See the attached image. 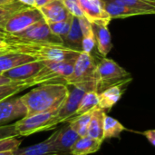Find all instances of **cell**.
I'll return each mask as SVG.
<instances>
[{"label": "cell", "instance_id": "obj_1", "mask_svg": "<svg viewBox=\"0 0 155 155\" xmlns=\"http://www.w3.org/2000/svg\"><path fill=\"white\" fill-rule=\"evenodd\" d=\"M68 92V86L64 84L46 83L39 84L38 87L20 97L26 109L25 116L59 109Z\"/></svg>", "mask_w": 155, "mask_h": 155}, {"label": "cell", "instance_id": "obj_2", "mask_svg": "<svg viewBox=\"0 0 155 155\" xmlns=\"http://www.w3.org/2000/svg\"><path fill=\"white\" fill-rule=\"evenodd\" d=\"M4 36V34H3ZM5 47L13 53L28 55L35 61H64L75 56L80 53L65 47L60 44L28 42L15 39H9L4 36Z\"/></svg>", "mask_w": 155, "mask_h": 155}, {"label": "cell", "instance_id": "obj_3", "mask_svg": "<svg viewBox=\"0 0 155 155\" xmlns=\"http://www.w3.org/2000/svg\"><path fill=\"white\" fill-rule=\"evenodd\" d=\"M126 81H132L131 74L114 60L103 57L96 64L94 82L95 91L98 94L113 85Z\"/></svg>", "mask_w": 155, "mask_h": 155}, {"label": "cell", "instance_id": "obj_4", "mask_svg": "<svg viewBox=\"0 0 155 155\" xmlns=\"http://www.w3.org/2000/svg\"><path fill=\"white\" fill-rule=\"evenodd\" d=\"M79 55V54H78ZM77 56L58 62L45 61L42 69L26 82L32 86L46 83L64 84V80L70 76L73 72L74 64Z\"/></svg>", "mask_w": 155, "mask_h": 155}, {"label": "cell", "instance_id": "obj_5", "mask_svg": "<svg viewBox=\"0 0 155 155\" xmlns=\"http://www.w3.org/2000/svg\"><path fill=\"white\" fill-rule=\"evenodd\" d=\"M58 110L59 109L27 115L17 120L14 124L18 136H29L39 132L55 128L59 124L57 119Z\"/></svg>", "mask_w": 155, "mask_h": 155}, {"label": "cell", "instance_id": "obj_6", "mask_svg": "<svg viewBox=\"0 0 155 155\" xmlns=\"http://www.w3.org/2000/svg\"><path fill=\"white\" fill-rule=\"evenodd\" d=\"M3 34L5 37L9 39L63 45V40L59 36L54 35L51 32L48 24L45 21V19L38 21L37 23L30 25L29 27H27L23 31L14 34H8L3 32Z\"/></svg>", "mask_w": 155, "mask_h": 155}, {"label": "cell", "instance_id": "obj_7", "mask_svg": "<svg viewBox=\"0 0 155 155\" xmlns=\"http://www.w3.org/2000/svg\"><path fill=\"white\" fill-rule=\"evenodd\" d=\"M73 88L70 90L68 94L60 106L58 113H57V119L59 121V124L68 122L74 118L76 116L75 112L77 110V107L79 105V103L85 93L89 91H95V82H86L82 84H77L71 85Z\"/></svg>", "mask_w": 155, "mask_h": 155}, {"label": "cell", "instance_id": "obj_8", "mask_svg": "<svg viewBox=\"0 0 155 155\" xmlns=\"http://www.w3.org/2000/svg\"><path fill=\"white\" fill-rule=\"evenodd\" d=\"M95 66L94 56L91 54L81 52L75 60L72 74L64 80V84L66 85H74L94 81Z\"/></svg>", "mask_w": 155, "mask_h": 155}, {"label": "cell", "instance_id": "obj_9", "mask_svg": "<svg viewBox=\"0 0 155 155\" xmlns=\"http://www.w3.org/2000/svg\"><path fill=\"white\" fill-rule=\"evenodd\" d=\"M44 19L39 9L35 6H26L13 14L5 22V33L14 34L23 31L30 25Z\"/></svg>", "mask_w": 155, "mask_h": 155}, {"label": "cell", "instance_id": "obj_10", "mask_svg": "<svg viewBox=\"0 0 155 155\" xmlns=\"http://www.w3.org/2000/svg\"><path fill=\"white\" fill-rule=\"evenodd\" d=\"M26 115V109L20 97H7L0 100V126L9 124Z\"/></svg>", "mask_w": 155, "mask_h": 155}, {"label": "cell", "instance_id": "obj_11", "mask_svg": "<svg viewBox=\"0 0 155 155\" xmlns=\"http://www.w3.org/2000/svg\"><path fill=\"white\" fill-rule=\"evenodd\" d=\"M79 5L84 16L90 23L109 25L112 19L104 9L101 0H79Z\"/></svg>", "mask_w": 155, "mask_h": 155}, {"label": "cell", "instance_id": "obj_12", "mask_svg": "<svg viewBox=\"0 0 155 155\" xmlns=\"http://www.w3.org/2000/svg\"><path fill=\"white\" fill-rule=\"evenodd\" d=\"M80 136L68 124L55 131L54 144L58 155H70V151Z\"/></svg>", "mask_w": 155, "mask_h": 155}, {"label": "cell", "instance_id": "obj_13", "mask_svg": "<svg viewBox=\"0 0 155 155\" xmlns=\"http://www.w3.org/2000/svg\"><path fill=\"white\" fill-rule=\"evenodd\" d=\"M43 65L44 64L41 61H32L15 66L5 72L2 75L13 82H23L29 80L36 74L42 69Z\"/></svg>", "mask_w": 155, "mask_h": 155}, {"label": "cell", "instance_id": "obj_14", "mask_svg": "<svg viewBox=\"0 0 155 155\" xmlns=\"http://www.w3.org/2000/svg\"><path fill=\"white\" fill-rule=\"evenodd\" d=\"M38 9L47 24L64 21L72 16L64 6L63 0H53Z\"/></svg>", "mask_w": 155, "mask_h": 155}, {"label": "cell", "instance_id": "obj_15", "mask_svg": "<svg viewBox=\"0 0 155 155\" xmlns=\"http://www.w3.org/2000/svg\"><path fill=\"white\" fill-rule=\"evenodd\" d=\"M130 82L131 81L123 82L121 84L113 85V86L105 89L104 91L101 92L99 94L98 107L103 110L111 109L114 105H115L119 102V100L121 99V97L123 96V94L125 91L127 84Z\"/></svg>", "mask_w": 155, "mask_h": 155}, {"label": "cell", "instance_id": "obj_16", "mask_svg": "<svg viewBox=\"0 0 155 155\" xmlns=\"http://www.w3.org/2000/svg\"><path fill=\"white\" fill-rule=\"evenodd\" d=\"M90 24L92 26L97 51L104 57H105L113 47L112 41H111V34L109 32L108 25L97 24V23H90Z\"/></svg>", "mask_w": 155, "mask_h": 155}, {"label": "cell", "instance_id": "obj_17", "mask_svg": "<svg viewBox=\"0 0 155 155\" xmlns=\"http://www.w3.org/2000/svg\"><path fill=\"white\" fill-rule=\"evenodd\" d=\"M55 132L44 142L25 148H17L13 155H58L55 150L54 141Z\"/></svg>", "mask_w": 155, "mask_h": 155}, {"label": "cell", "instance_id": "obj_18", "mask_svg": "<svg viewBox=\"0 0 155 155\" xmlns=\"http://www.w3.org/2000/svg\"><path fill=\"white\" fill-rule=\"evenodd\" d=\"M104 9L109 15L111 19L115 18H126L135 15H147L144 11L135 8H131L119 5L112 0H101Z\"/></svg>", "mask_w": 155, "mask_h": 155}, {"label": "cell", "instance_id": "obj_19", "mask_svg": "<svg viewBox=\"0 0 155 155\" xmlns=\"http://www.w3.org/2000/svg\"><path fill=\"white\" fill-rule=\"evenodd\" d=\"M102 143L103 141L94 139L88 135L79 137L73 145L70 151V155H89L95 153L100 150Z\"/></svg>", "mask_w": 155, "mask_h": 155}, {"label": "cell", "instance_id": "obj_20", "mask_svg": "<svg viewBox=\"0 0 155 155\" xmlns=\"http://www.w3.org/2000/svg\"><path fill=\"white\" fill-rule=\"evenodd\" d=\"M63 45L78 53L82 52V33L78 22V18L73 15L71 27L69 32L63 39Z\"/></svg>", "mask_w": 155, "mask_h": 155}, {"label": "cell", "instance_id": "obj_21", "mask_svg": "<svg viewBox=\"0 0 155 155\" xmlns=\"http://www.w3.org/2000/svg\"><path fill=\"white\" fill-rule=\"evenodd\" d=\"M32 61H35L34 58L21 54L16 53H8L0 55V74L2 75L5 72L18 66L20 64L29 63Z\"/></svg>", "mask_w": 155, "mask_h": 155}, {"label": "cell", "instance_id": "obj_22", "mask_svg": "<svg viewBox=\"0 0 155 155\" xmlns=\"http://www.w3.org/2000/svg\"><path fill=\"white\" fill-rule=\"evenodd\" d=\"M106 114L104 110L96 108L92 112L91 120L87 128V135L94 139H97L104 142L103 139V121Z\"/></svg>", "mask_w": 155, "mask_h": 155}, {"label": "cell", "instance_id": "obj_23", "mask_svg": "<svg viewBox=\"0 0 155 155\" xmlns=\"http://www.w3.org/2000/svg\"><path fill=\"white\" fill-rule=\"evenodd\" d=\"M81 33H82V52L91 54L95 46V41L90 22L84 17L78 18Z\"/></svg>", "mask_w": 155, "mask_h": 155}, {"label": "cell", "instance_id": "obj_24", "mask_svg": "<svg viewBox=\"0 0 155 155\" xmlns=\"http://www.w3.org/2000/svg\"><path fill=\"white\" fill-rule=\"evenodd\" d=\"M125 130V127L116 119L104 115L103 121V139L104 141L111 138H118Z\"/></svg>", "mask_w": 155, "mask_h": 155}, {"label": "cell", "instance_id": "obj_25", "mask_svg": "<svg viewBox=\"0 0 155 155\" xmlns=\"http://www.w3.org/2000/svg\"><path fill=\"white\" fill-rule=\"evenodd\" d=\"M98 103H99V94L96 91L93 90L85 93L83 98L81 99L77 110L75 112L76 116L92 112L94 109L98 108Z\"/></svg>", "mask_w": 155, "mask_h": 155}, {"label": "cell", "instance_id": "obj_26", "mask_svg": "<svg viewBox=\"0 0 155 155\" xmlns=\"http://www.w3.org/2000/svg\"><path fill=\"white\" fill-rule=\"evenodd\" d=\"M112 1L124 6L143 10L147 15H153L155 13V0H112Z\"/></svg>", "mask_w": 155, "mask_h": 155}, {"label": "cell", "instance_id": "obj_27", "mask_svg": "<svg viewBox=\"0 0 155 155\" xmlns=\"http://www.w3.org/2000/svg\"><path fill=\"white\" fill-rule=\"evenodd\" d=\"M92 112L77 115L74 118H73L72 120L68 121L69 125L77 133V134L80 137L87 135V128H88V125H89V123L91 120Z\"/></svg>", "mask_w": 155, "mask_h": 155}, {"label": "cell", "instance_id": "obj_28", "mask_svg": "<svg viewBox=\"0 0 155 155\" xmlns=\"http://www.w3.org/2000/svg\"><path fill=\"white\" fill-rule=\"evenodd\" d=\"M26 6L28 5H25L17 0H15L14 2H11L9 4L0 5V32L4 31V26L5 25V22L13 14Z\"/></svg>", "mask_w": 155, "mask_h": 155}, {"label": "cell", "instance_id": "obj_29", "mask_svg": "<svg viewBox=\"0 0 155 155\" xmlns=\"http://www.w3.org/2000/svg\"><path fill=\"white\" fill-rule=\"evenodd\" d=\"M31 87V85L26 82H15L11 84L0 86V100L5 99L7 97L15 96L16 94L22 92L23 90Z\"/></svg>", "mask_w": 155, "mask_h": 155}, {"label": "cell", "instance_id": "obj_30", "mask_svg": "<svg viewBox=\"0 0 155 155\" xmlns=\"http://www.w3.org/2000/svg\"><path fill=\"white\" fill-rule=\"evenodd\" d=\"M72 18H73V15L64 21L49 23L48 26L54 35L59 36L63 40L65 37V35H67V33L69 32V29H70L71 24H72Z\"/></svg>", "mask_w": 155, "mask_h": 155}, {"label": "cell", "instance_id": "obj_31", "mask_svg": "<svg viewBox=\"0 0 155 155\" xmlns=\"http://www.w3.org/2000/svg\"><path fill=\"white\" fill-rule=\"evenodd\" d=\"M22 141L17 137H11L0 140V153L5 151H14L21 145Z\"/></svg>", "mask_w": 155, "mask_h": 155}, {"label": "cell", "instance_id": "obj_32", "mask_svg": "<svg viewBox=\"0 0 155 155\" xmlns=\"http://www.w3.org/2000/svg\"><path fill=\"white\" fill-rule=\"evenodd\" d=\"M63 3L72 15L77 18L84 16L79 5V0H63Z\"/></svg>", "mask_w": 155, "mask_h": 155}, {"label": "cell", "instance_id": "obj_33", "mask_svg": "<svg viewBox=\"0 0 155 155\" xmlns=\"http://www.w3.org/2000/svg\"><path fill=\"white\" fill-rule=\"evenodd\" d=\"M11 137H18L15 124H9L0 126V140Z\"/></svg>", "mask_w": 155, "mask_h": 155}, {"label": "cell", "instance_id": "obj_34", "mask_svg": "<svg viewBox=\"0 0 155 155\" xmlns=\"http://www.w3.org/2000/svg\"><path fill=\"white\" fill-rule=\"evenodd\" d=\"M143 134L147 138V140L151 143L152 145H155V131L154 130H148L144 133H143Z\"/></svg>", "mask_w": 155, "mask_h": 155}, {"label": "cell", "instance_id": "obj_35", "mask_svg": "<svg viewBox=\"0 0 155 155\" xmlns=\"http://www.w3.org/2000/svg\"><path fill=\"white\" fill-rule=\"evenodd\" d=\"M13 83H15V82H13V81L9 80L8 78H6V77H5V76H3V75L0 74V86L11 84H13Z\"/></svg>", "mask_w": 155, "mask_h": 155}, {"label": "cell", "instance_id": "obj_36", "mask_svg": "<svg viewBox=\"0 0 155 155\" xmlns=\"http://www.w3.org/2000/svg\"><path fill=\"white\" fill-rule=\"evenodd\" d=\"M51 1H53V0H35V7L39 8Z\"/></svg>", "mask_w": 155, "mask_h": 155}, {"label": "cell", "instance_id": "obj_37", "mask_svg": "<svg viewBox=\"0 0 155 155\" xmlns=\"http://www.w3.org/2000/svg\"><path fill=\"white\" fill-rule=\"evenodd\" d=\"M28 6H35V0H17Z\"/></svg>", "mask_w": 155, "mask_h": 155}, {"label": "cell", "instance_id": "obj_38", "mask_svg": "<svg viewBox=\"0 0 155 155\" xmlns=\"http://www.w3.org/2000/svg\"><path fill=\"white\" fill-rule=\"evenodd\" d=\"M1 47H5V42H4L3 32H0V48Z\"/></svg>", "mask_w": 155, "mask_h": 155}, {"label": "cell", "instance_id": "obj_39", "mask_svg": "<svg viewBox=\"0 0 155 155\" xmlns=\"http://www.w3.org/2000/svg\"><path fill=\"white\" fill-rule=\"evenodd\" d=\"M8 53H11V51L9 49H7L6 47H2L0 48V55L1 54H8Z\"/></svg>", "mask_w": 155, "mask_h": 155}, {"label": "cell", "instance_id": "obj_40", "mask_svg": "<svg viewBox=\"0 0 155 155\" xmlns=\"http://www.w3.org/2000/svg\"><path fill=\"white\" fill-rule=\"evenodd\" d=\"M15 151V150H14ZM14 151H5V152H2L0 153V155H13Z\"/></svg>", "mask_w": 155, "mask_h": 155}, {"label": "cell", "instance_id": "obj_41", "mask_svg": "<svg viewBox=\"0 0 155 155\" xmlns=\"http://www.w3.org/2000/svg\"><path fill=\"white\" fill-rule=\"evenodd\" d=\"M15 0H0V5H5V4H9L11 2H14Z\"/></svg>", "mask_w": 155, "mask_h": 155}, {"label": "cell", "instance_id": "obj_42", "mask_svg": "<svg viewBox=\"0 0 155 155\" xmlns=\"http://www.w3.org/2000/svg\"><path fill=\"white\" fill-rule=\"evenodd\" d=\"M1 48H2V47H1Z\"/></svg>", "mask_w": 155, "mask_h": 155}]
</instances>
